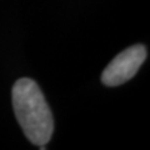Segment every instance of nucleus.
I'll return each mask as SVG.
<instances>
[{
  "label": "nucleus",
  "mask_w": 150,
  "mask_h": 150,
  "mask_svg": "<svg viewBox=\"0 0 150 150\" xmlns=\"http://www.w3.org/2000/svg\"><path fill=\"white\" fill-rule=\"evenodd\" d=\"M146 59V49L142 44L123 50L109 63L101 74V81L106 86H118L126 83L138 73Z\"/></svg>",
  "instance_id": "2"
},
{
  "label": "nucleus",
  "mask_w": 150,
  "mask_h": 150,
  "mask_svg": "<svg viewBox=\"0 0 150 150\" xmlns=\"http://www.w3.org/2000/svg\"><path fill=\"white\" fill-rule=\"evenodd\" d=\"M13 108L25 137L34 145H46L54 131V119L38 84L21 78L14 84Z\"/></svg>",
  "instance_id": "1"
}]
</instances>
